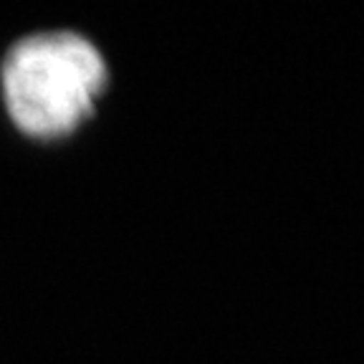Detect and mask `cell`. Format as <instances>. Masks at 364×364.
<instances>
[{"mask_svg": "<svg viewBox=\"0 0 364 364\" xmlns=\"http://www.w3.org/2000/svg\"><path fill=\"white\" fill-rule=\"evenodd\" d=\"M109 84L99 46L79 31H36L18 38L0 63V89L11 122L31 139L74 134Z\"/></svg>", "mask_w": 364, "mask_h": 364, "instance_id": "1", "label": "cell"}]
</instances>
